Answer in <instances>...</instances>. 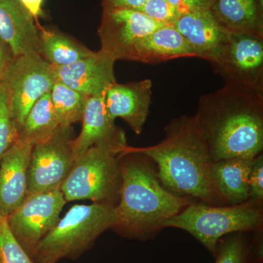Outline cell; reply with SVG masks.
Returning a JSON list of instances; mask_svg holds the SVG:
<instances>
[{"label": "cell", "mask_w": 263, "mask_h": 263, "mask_svg": "<svg viewBox=\"0 0 263 263\" xmlns=\"http://www.w3.org/2000/svg\"><path fill=\"white\" fill-rule=\"evenodd\" d=\"M146 0H101L103 9H130L138 10Z\"/></svg>", "instance_id": "cell-30"}, {"label": "cell", "mask_w": 263, "mask_h": 263, "mask_svg": "<svg viewBox=\"0 0 263 263\" xmlns=\"http://www.w3.org/2000/svg\"><path fill=\"white\" fill-rule=\"evenodd\" d=\"M0 38L14 57L41 55L39 30L19 0H0Z\"/></svg>", "instance_id": "cell-16"}, {"label": "cell", "mask_w": 263, "mask_h": 263, "mask_svg": "<svg viewBox=\"0 0 263 263\" xmlns=\"http://www.w3.org/2000/svg\"><path fill=\"white\" fill-rule=\"evenodd\" d=\"M243 233H232L219 240L216 246L215 263H247L249 247Z\"/></svg>", "instance_id": "cell-24"}, {"label": "cell", "mask_w": 263, "mask_h": 263, "mask_svg": "<svg viewBox=\"0 0 263 263\" xmlns=\"http://www.w3.org/2000/svg\"><path fill=\"white\" fill-rule=\"evenodd\" d=\"M138 10L160 25H174L182 15L167 0H146Z\"/></svg>", "instance_id": "cell-27"}, {"label": "cell", "mask_w": 263, "mask_h": 263, "mask_svg": "<svg viewBox=\"0 0 263 263\" xmlns=\"http://www.w3.org/2000/svg\"><path fill=\"white\" fill-rule=\"evenodd\" d=\"M39 35L41 55L55 67L71 65L95 52L57 31L41 29Z\"/></svg>", "instance_id": "cell-22"}, {"label": "cell", "mask_w": 263, "mask_h": 263, "mask_svg": "<svg viewBox=\"0 0 263 263\" xmlns=\"http://www.w3.org/2000/svg\"><path fill=\"white\" fill-rule=\"evenodd\" d=\"M181 14L210 10L214 0H167Z\"/></svg>", "instance_id": "cell-29"}, {"label": "cell", "mask_w": 263, "mask_h": 263, "mask_svg": "<svg viewBox=\"0 0 263 263\" xmlns=\"http://www.w3.org/2000/svg\"><path fill=\"white\" fill-rule=\"evenodd\" d=\"M210 63L224 85L263 95V35L230 33Z\"/></svg>", "instance_id": "cell-7"}, {"label": "cell", "mask_w": 263, "mask_h": 263, "mask_svg": "<svg viewBox=\"0 0 263 263\" xmlns=\"http://www.w3.org/2000/svg\"><path fill=\"white\" fill-rule=\"evenodd\" d=\"M32 146L17 139L0 160V216L7 218L24 202Z\"/></svg>", "instance_id": "cell-15"}, {"label": "cell", "mask_w": 263, "mask_h": 263, "mask_svg": "<svg viewBox=\"0 0 263 263\" xmlns=\"http://www.w3.org/2000/svg\"><path fill=\"white\" fill-rule=\"evenodd\" d=\"M173 26L186 40L197 58L209 62L230 34L218 23L210 10L182 14Z\"/></svg>", "instance_id": "cell-17"}, {"label": "cell", "mask_w": 263, "mask_h": 263, "mask_svg": "<svg viewBox=\"0 0 263 263\" xmlns=\"http://www.w3.org/2000/svg\"><path fill=\"white\" fill-rule=\"evenodd\" d=\"M0 263L34 262L10 231L6 218L0 216Z\"/></svg>", "instance_id": "cell-25"}, {"label": "cell", "mask_w": 263, "mask_h": 263, "mask_svg": "<svg viewBox=\"0 0 263 263\" xmlns=\"http://www.w3.org/2000/svg\"><path fill=\"white\" fill-rule=\"evenodd\" d=\"M160 24L139 10L103 9L98 29L101 48L114 61H129L137 46Z\"/></svg>", "instance_id": "cell-11"}, {"label": "cell", "mask_w": 263, "mask_h": 263, "mask_svg": "<svg viewBox=\"0 0 263 263\" xmlns=\"http://www.w3.org/2000/svg\"><path fill=\"white\" fill-rule=\"evenodd\" d=\"M163 139L153 146H127L122 152L143 154L153 160L162 186L193 202L226 205L211 174L213 161L194 116L181 115L164 127Z\"/></svg>", "instance_id": "cell-1"}, {"label": "cell", "mask_w": 263, "mask_h": 263, "mask_svg": "<svg viewBox=\"0 0 263 263\" xmlns=\"http://www.w3.org/2000/svg\"><path fill=\"white\" fill-rule=\"evenodd\" d=\"M105 95L90 97L86 102L80 134L71 141L75 160L94 146L109 147L120 154L128 146L125 133L109 116Z\"/></svg>", "instance_id": "cell-12"}, {"label": "cell", "mask_w": 263, "mask_h": 263, "mask_svg": "<svg viewBox=\"0 0 263 263\" xmlns=\"http://www.w3.org/2000/svg\"><path fill=\"white\" fill-rule=\"evenodd\" d=\"M115 205L93 202L75 205L41 240L33 254L37 263H56L79 257L100 235L117 224Z\"/></svg>", "instance_id": "cell-4"}, {"label": "cell", "mask_w": 263, "mask_h": 263, "mask_svg": "<svg viewBox=\"0 0 263 263\" xmlns=\"http://www.w3.org/2000/svg\"><path fill=\"white\" fill-rule=\"evenodd\" d=\"M114 65L115 61L100 50L71 65L53 67L57 81L90 98L103 94L117 82Z\"/></svg>", "instance_id": "cell-13"}, {"label": "cell", "mask_w": 263, "mask_h": 263, "mask_svg": "<svg viewBox=\"0 0 263 263\" xmlns=\"http://www.w3.org/2000/svg\"><path fill=\"white\" fill-rule=\"evenodd\" d=\"M197 58L184 37L173 25L158 27L147 36L131 55L129 61L159 64L179 58Z\"/></svg>", "instance_id": "cell-18"}, {"label": "cell", "mask_w": 263, "mask_h": 263, "mask_svg": "<svg viewBox=\"0 0 263 263\" xmlns=\"http://www.w3.org/2000/svg\"><path fill=\"white\" fill-rule=\"evenodd\" d=\"M262 206L248 200L234 205L193 202L164 221L163 228L184 230L215 256L216 246L232 233L254 232L262 228Z\"/></svg>", "instance_id": "cell-5"}, {"label": "cell", "mask_w": 263, "mask_h": 263, "mask_svg": "<svg viewBox=\"0 0 263 263\" xmlns=\"http://www.w3.org/2000/svg\"><path fill=\"white\" fill-rule=\"evenodd\" d=\"M152 96L149 79L127 84L115 82L105 91V106L113 120L122 119L132 130L140 135L149 115Z\"/></svg>", "instance_id": "cell-14"}, {"label": "cell", "mask_w": 263, "mask_h": 263, "mask_svg": "<svg viewBox=\"0 0 263 263\" xmlns=\"http://www.w3.org/2000/svg\"><path fill=\"white\" fill-rule=\"evenodd\" d=\"M119 151L94 146L77 160L61 186L66 201L90 200L117 205L122 185Z\"/></svg>", "instance_id": "cell-6"}, {"label": "cell", "mask_w": 263, "mask_h": 263, "mask_svg": "<svg viewBox=\"0 0 263 263\" xmlns=\"http://www.w3.org/2000/svg\"><path fill=\"white\" fill-rule=\"evenodd\" d=\"M249 199L263 206V155L259 154L254 158L252 171L249 175Z\"/></svg>", "instance_id": "cell-28"}, {"label": "cell", "mask_w": 263, "mask_h": 263, "mask_svg": "<svg viewBox=\"0 0 263 263\" xmlns=\"http://www.w3.org/2000/svg\"><path fill=\"white\" fill-rule=\"evenodd\" d=\"M18 139V131L10 112L6 88L0 83V160L5 152Z\"/></svg>", "instance_id": "cell-26"}, {"label": "cell", "mask_w": 263, "mask_h": 263, "mask_svg": "<svg viewBox=\"0 0 263 263\" xmlns=\"http://www.w3.org/2000/svg\"><path fill=\"white\" fill-rule=\"evenodd\" d=\"M27 11L37 18L43 15L42 7L44 0H19Z\"/></svg>", "instance_id": "cell-32"}, {"label": "cell", "mask_w": 263, "mask_h": 263, "mask_svg": "<svg viewBox=\"0 0 263 263\" xmlns=\"http://www.w3.org/2000/svg\"><path fill=\"white\" fill-rule=\"evenodd\" d=\"M254 158L235 157L213 162L211 174L214 186L226 205L248 201L249 175Z\"/></svg>", "instance_id": "cell-19"}, {"label": "cell", "mask_w": 263, "mask_h": 263, "mask_svg": "<svg viewBox=\"0 0 263 263\" xmlns=\"http://www.w3.org/2000/svg\"><path fill=\"white\" fill-rule=\"evenodd\" d=\"M119 158L122 185L113 230L127 238L150 239L164 229V221L193 201L166 190L155 162L147 156L122 152Z\"/></svg>", "instance_id": "cell-3"}, {"label": "cell", "mask_w": 263, "mask_h": 263, "mask_svg": "<svg viewBox=\"0 0 263 263\" xmlns=\"http://www.w3.org/2000/svg\"><path fill=\"white\" fill-rule=\"evenodd\" d=\"M72 139V127H60L54 136L32 147L27 196L60 188L75 163Z\"/></svg>", "instance_id": "cell-10"}, {"label": "cell", "mask_w": 263, "mask_h": 263, "mask_svg": "<svg viewBox=\"0 0 263 263\" xmlns=\"http://www.w3.org/2000/svg\"><path fill=\"white\" fill-rule=\"evenodd\" d=\"M56 81L54 67L42 55L14 57L2 82L6 88L18 133L33 105L51 91Z\"/></svg>", "instance_id": "cell-8"}, {"label": "cell", "mask_w": 263, "mask_h": 263, "mask_svg": "<svg viewBox=\"0 0 263 263\" xmlns=\"http://www.w3.org/2000/svg\"><path fill=\"white\" fill-rule=\"evenodd\" d=\"M209 10L227 32L263 35V0H214Z\"/></svg>", "instance_id": "cell-20"}, {"label": "cell", "mask_w": 263, "mask_h": 263, "mask_svg": "<svg viewBox=\"0 0 263 263\" xmlns=\"http://www.w3.org/2000/svg\"><path fill=\"white\" fill-rule=\"evenodd\" d=\"M195 123L213 162L263 149V95L224 85L199 99Z\"/></svg>", "instance_id": "cell-2"}, {"label": "cell", "mask_w": 263, "mask_h": 263, "mask_svg": "<svg viewBox=\"0 0 263 263\" xmlns=\"http://www.w3.org/2000/svg\"><path fill=\"white\" fill-rule=\"evenodd\" d=\"M13 59L14 57L12 54L10 48L0 38V83L3 81L5 72Z\"/></svg>", "instance_id": "cell-31"}, {"label": "cell", "mask_w": 263, "mask_h": 263, "mask_svg": "<svg viewBox=\"0 0 263 263\" xmlns=\"http://www.w3.org/2000/svg\"><path fill=\"white\" fill-rule=\"evenodd\" d=\"M60 188L26 197L6 218L13 236L33 257L41 240L56 226L66 203Z\"/></svg>", "instance_id": "cell-9"}, {"label": "cell", "mask_w": 263, "mask_h": 263, "mask_svg": "<svg viewBox=\"0 0 263 263\" xmlns=\"http://www.w3.org/2000/svg\"><path fill=\"white\" fill-rule=\"evenodd\" d=\"M51 100L61 127H72L81 122L89 97L56 81L52 86Z\"/></svg>", "instance_id": "cell-23"}, {"label": "cell", "mask_w": 263, "mask_h": 263, "mask_svg": "<svg viewBox=\"0 0 263 263\" xmlns=\"http://www.w3.org/2000/svg\"><path fill=\"white\" fill-rule=\"evenodd\" d=\"M60 127L48 92L33 105L19 129L18 139L33 147L54 136Z\"/></svg>", "instance_id": "cell-21"}]
</instances>
